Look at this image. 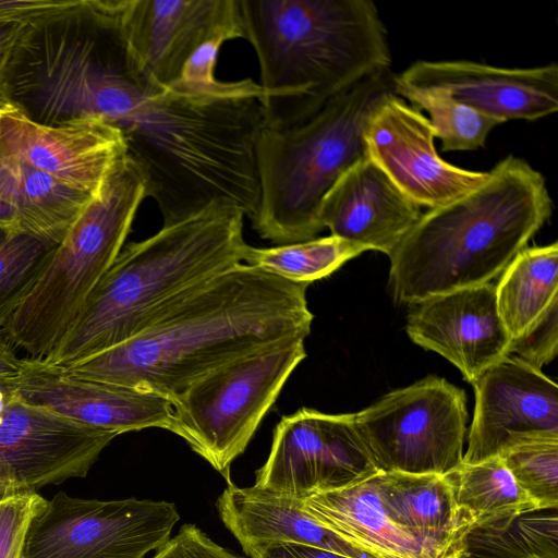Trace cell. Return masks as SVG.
<instances>
[{
  "label": "cell",
  "instance_id": "cell-1",
  "mask_svg": "<svg viewBox=\"0 0 558 558\" xmlns=\"http://www.w3.org/2000/svg\"><path fill=\"white\" fill-rule=\"evenodd\" d=\"M307 287L239 264L196 288L134 338L63 368L172 401L229 362L281 340L306 338L314 318Z\"/></svg>",
  "mask_w": 558,
  "mask_h": 558
},
{
  "label": "cell",
  "instance_id": "cell-2",
  "mask_svg": "<svg viewBox=\"0 0 558 558\" xmlns=\"http://www.w3.org/2000/svg\"><path fill=\"white\" fill-rule=\"evenodd\" d=\"M245 214L219 201L122 247L56 347L65 367L134 338L196 288L243 264Z\"/></svg>",
  "mask_w": 558,
  "mask_h": 558
},
{
  "label": "cell",
  "instance_id": "cell-3",
  "mask_svg": "<svg viewBox=\"0 0 558 558\" xmlns=\"http://www.w3.org/2000/svg\"><path fill=\"white\" fill-rule=\"evenodd\" d=\"M257 56L265 125L301 123L359 82L390 70L387 31L371 0H239Z\"/></svg>",
  "mask_w": 558,
  "mask_h": 558
},
{
  "label": "cell",
  "instance_id": "cell-4",
  "mask_svg": "<svg viewBox=\"0 0 558 558\" xmlns=\"http://www.w3.org/2000/svg\"><path fill=\"white\" fill-rule=\"evenodd\" d=\"M544 175L508 156L464 196L423 213L389 255L393 300L415 305L501 275L550 218Z\"/></svg>",
  "mask_w": 558,
  "mask_h": 558
},
{
  "label": "cell",
  "instance_id": "cell-5",
  "mask_svg": "<svg viewBox=\"0 0 558 558\" xmlns=\"http://www.w3.org/2000/svg\"><path fill=\"white\" fill-rule=\"evenodd\" d=\"M395 75L386 70L364 78L301 123L263 125L255 146L259 204L251 220L262 239L286 245L315 239L324 229L322 202L365 156L366 123L396 94Z\"/></svg>",
  "mask_w": 558,
  "mask_h": 558
},
{
  "label": "cell",
  "instance_id": "cell-6",
  "mask_svg": "<svg viewBox=\"0 0 558 558\" xmlns=\"http://www.w3.org/2000/svg\"><path fill=\"white\" fill-rule=\"evenodd\" d=\"M145 184L126 156L110 170L31 288L0 314L14 349L45 357L74 322L131 231Z\"/></svg>",
  "mask_w": 558,
  "mask_h": 558
},
{
  "label": "cell",
  "instance_id": "cell-7",
  "mask_svg": "<svg viewBox=\"0 0 558 558\" xmlns=\"http://www.w3.org/2000/svg\"><path fill=\"white\" fill-rule=\"evenodd\" d=\"M303 337L269 344L229 362L172 400L170 432L183 438L230 483L244 452L295 367L306 357Z\"/></svg>",
  "mask_w": 558,
  "mask_h": 558
},
{
  "label": "cell",
  "instance_id": "cell-8",
  "mask_svg": "<svg viewBox=\"0 0 558 558\" xmlns=\"http://www.w3.org/2000/svg\"><path fill=\"white\" fill-rule=\"evenodd\" d=\"M354 420L380 472L445 475L463 460L466 397L445 378L396 389Z\"/></svg>",
  "mask_w": 558,
  "mask_h": 558
},
{
  "label": "cell",
  "instance_id": "cell-9",
  "mask_svg": "<svg viewBox=\"0 0 558 558\" xmlns=\"http://www.w3.org/2000/svg\"><path fill=\"white\" fill-rule=\"evenodd\" d=\"M180 520L167 501H101L59 492L34 514L22 558H145Z\"/></svg>",
  "mask_w": 558,
  "mask_h": 558
},
{
  "label": "cell",
  "instance_id": "cell-10",
  "mask_svg": "<svg viewBox=\"0 0 558 558\" xmlns=\"http://www.w3.org/2000/svg\"><path fill=\"white\" fill-rule=\"evenodd\" d=\"M354 413L301 408L274 429L269 456L254 486L304 500L356 485L379 473Z\"/></svg>",
  "mask_w": 558,
  "mask_h": 558
},
{
  "label": "cell",
  "instance_id": "cell-11",
  "mask_svg": "<svg viewBox=\"0 0 558 558\" xmlns=\"http://www.w3.org/2000/svg\"><path fill=\"white\" fill-rule=\"evenodd\" d=\"M114 437L33 407L0 381V500L85 477Z\"/></svg>",
  "mask_w": 558,
  "mask_h": 558
},
{
  "label": "cell",
  "instance_id": "cell-12",
  "mask_svg": "<svg viewBox=\"0 0 558 558\" xmlns=\"http://www.w3.org/2000/svg\"><path fill=\"white\" fill-rule=\"evenodd\" d=\"M434 130L420 110L396 94L371 114L363 134L365 156L421 208L451 203L482 185L488 171L449 163L435 147Z\"/></svg>",
  "mask_w": 558,
  "mask_h": 558
},
{
  "label": "cell",
  "instance_id": "cell-13",
  "mask_svg": "<svg viewBox=\"0 0 558 558\" xmlns=\"http://www.w3.org/2000/svg\"><path fill=\"white\" fill-rule=\"evenodd\" d=\"M474 415L462 462L499 457L527 442L558 439V386L509 355L473 384Z\"/></svg>",
  "mask_w": 558,
  "mask_h": 558
},
{
  "label": "cell",
  "instance_id": "cell-14",
  "mask_svg": "<svg viewBox=\"0 0 558 558\" xmlns=\"http://www.w3.org/2000/svg\"><path fill=\"white\" fill-rule=\"evenodd\" d=\"M26 403L117 436L150 427L170 432L173 403L155 392L82 378L40 359H23L20 374L7 380Z\"/></svg>",
  "mask_w": 558,
  "mask_h": 558
},
{
  "label": "cell",
  "instance_id": "cell-15",
  "mask_svg": "<svg viewBox=\"0 0 558 558\" xmlns=\"http://www.w3.org/2000/svg\"><path fill=\"white\" fill-rule=\"evenodd\" d=\"M121 22L131 54L158 84L178 82L207 40L243 38L239 0H122Z\"/></svg>",
  "mask_w": 558,
  "mask_h": 558
},
{
  "label": "cell",
  "instance_id": "cell-16",
  "mask_svg": "<svg viewBox=\"0 0 558 558\" xmlns=\"http://www.w3.org/2000/svg\"><path fill=\"white\" fill-rule=\"evenodd\" d=\"M398 85L440 88L502 123L534 121L558 110V66L499 68L468 60H418L395 75Z\"/></svg>",
  "mask_w": 558,
  "mask_h": 558
},
{
  "label": "cell",
  "instance_id": "cell-17",
  "mask_svg": "<svg viewBox=\"0 0 558 558\" xmlns=\"http://www.w3.org/2000/svg\"><path fill=\"white\" fill-rule=\"evenodd\" d=\"M0 154L96 194L125 155V144L121 132L100 118L45 125L11 107L0 112Z\"/></svg>",
  "mask_w": 558,
  "mask_h": 558
},
{
  "label": "cell",
  "instance_id": "cell-18",
  "mask_svg": "<svg viewBox=\"0 0 558 558\" xmlns=\"http://www.w3.org/2000/svg\"><path fill=\"white\" fill-rule=\"evenodd\" d=\"M405 330L410 339L453 364L473 384L510 355L511 337L488 282L429 298L412 305Z\"/></svg>",
  "mask_w": 558,
  "mask_h": 558
},
{
  "label": "cell",
  "instance_id": "cell-19",
  "mask_svg": "<svg viewBox=\"0 0 558 558\" xmlns=\"http://www.w3.org/2000/svg\"><path fill=\"white\" fill-rule=\"evenodd\" d=\"M302 507L318 523L376 558H458L463 543L420 534L388 506L376 475L343 489L317 494Z\"/></svg>",
  "mask_w": 558,
  "mask_h": 558
},
{
  "label": "cell",
  "instance_id": "cell-20",
  "mask_svg": "<svg viewBox=\"0 0 558 558\" xmlns=\"http://www.w3.org/2000/svg\"><path fill=\"white\" fill-rule=\"evenodd\" d=\"M422 215L421 207L364 156L325 195L319 220L331 235L389 256Z\"/></svg>",
  "mask_w": 558,
  "mask_h": 558
},
{
  "label": "cell",
  "instance_id": "cell-21",
  "mask_svg": "<svg viewBox=\"0 0 558 558\" xmlns=\"http://www.w3.org/2000/svg\"><path fill=\"white\" fill-rule=\"evenodd\" d=\"M226 527L244 553L270 543H295L330 550L351 558H376L350 544L313 519L302 500L256 486L228 483L217 500Z\"/></svg>",
  "mask_w": 558,
  "mask_h": 558
},
{
  "label": "cell",
  "instance_id": "cell-22",
  "mask_svg": "<svg viewBox=\"0 0 558 558\" xmlns=\"http://www.w3.org/2000/svg\"><path fill=\"white\" fill-rule=\"evenodd\" d=\"M94 195L0 154V197L17 208L23 233L59 244Z\"/></svg>",
  "mask_w": 558,
  "mask_h": 558
},
{
  "label": "cell",
  "instance_id": "cell-23",
  "mask_svg": "<svg viewBox=\"0 0 558 558\" xmlns=\"http://www.w3.org/2000/svg\"><path fill=\"white\" fill-rule=\"evenodd\" d=\"M384 497L407 527L463 543L472 524L460 512L445 475L380 472Z\"/></svg>",
  "mask_w": 558,
  "mask_h": 558
},
{
  "label": "cell",
  "instance_id": "cell-24",
  "mask_svg": "<svg viewBox=\"0 0 558 558\" xmlns=\"http://www.w3.org/2000/svg\"><path fill=\"white\" fill-rule=\"evenodd\" d=\"M495 288L498 314L515 339L558 300V243L520 251Z\"/></svg>",
  "mask_w": 558,
  "mask_h": 558
},
{
  "label": "cell",
  "instance_id": "cell-25",
  "mask_svg": "<svg viewBox=\"0 0 558 558\" xmlns=\"http://www.w3.org/2000/svg\"><path fill=\"white\" fill-rule=\"evenodd\" d=\"M445 476L460 512L472 527L538 509L500 457L476 463L461 462Z\"/></svg>",
  "mask_w": 558,
  "mask_h": 558
},
{
  "label": "cell",
  "instance_id": "cell-26",
  "mask_svg": "<svg viewBox=\"0 0 558 558\" xmlns=\"http://www.w3.org/2000/svg\"><path fill=\"white\" fill-rule=\"evenodd\" d=\"M558 508L472 527L458 558H558Z\"/></svg>",
  "mask_w": 558,
  "mask_h": 558
},
{
  "label": "cell",
  "instance_id": "cell-27",
  "mask_svg": "<svg viewBox=\"0 0 558 558\" xmlns=\"http://www.w3.org/2000/svg\"><path fill=\"white\" fill-rule=\"evenodd\" d=\"M365 251L361 245L330 234L274 247L247 244L243 264L293 282L310 284L331 275Z\"/></svg>",
  "mask_w": 558,
  "mask_h": 558
},
{
  "label": "cell",
  "instance_id": "cell-28",
  "mask_svg": "<svg viewBox=\"0 0 558 558\" xmlns=\"http://www.w3.org/2000/svg\"><path fill=\"white\" fill-rule=\"evenodd\" d=\"M395 92L417 110H425L444 151L474 150L485 145L490 131L502 122L483 114L440 88H416L395 83Z\"/></svg>",
  "mask_w": 558,
  "mask_h": 558
},
{
  "label": "cell",
  "instance_id": "cell-29",
  "mask_svg": "<svg viewBox=\"0 0 558 558\" xmlns=\"http://www.w3.org/2000/svg\"><path fill=\"white\" fill-rule=\"evenodd\" d=\"M57 245L0 229V314L31 288Z\"/></svg>",
  "mask_w": 558,
  "mask_h": 558
},
{
  "label": "cell",
  "instance_id": "cell-30",
  "mask_svg": "<svg viewBox=\"0 0 558 558\" xmlns=\"http://www.w3.org/2000/svg\"><path fill=\"white\" fill-rule=\"evenodd\" d=\"M499 457L538 509L558 508V439L520 445Z\"/></svg>",
  "mask_w": 558,
  "mask_h": 558
},
{
  "label": "cell",
  "instance_id": "cell-31",
  "mask_svg": "<svg viewBox=\"0 0 558 558\" xmlns=\"http://www.w3.org/2000/svg\"><path fill=\"white\" fill-rule=\"evenodd\" d=\"M46 500L37 493L0 500V558H22L29 523Z\"/></svg>",
  "mask_w": 558,
  "mask_h": 558
},
{
  "label": "cell",
  "instance_id": "cell-32",
  "mask_svg": "<svg viewBox=\"0 0 558 558\" xmlns=\"http://www.w3.org/2000/svg\"><path fill=\"white\" fill-rule=\"evenodd\" d=\"M558 352V300L554 301L539 318L520 337L512 339L510 355L541 369Z\"/></svg>",
  "mask_w": 558,
  "mask_h": 558
},
{
  "label": "cell",
  "instance_id": "cell-33",
  "mask_svg": "<svg viewBox=\"0 0 558 558\" xmlns=\"http://www.w3.org/2000/svg\"><path fill=\"white\" fill-rule=\"evenodd\" d=\"M153 558H241L211 541L194 524H184L179 533L156 550Z\"/></svg>",
  "mask_w": 558,
  "mask_h": 558
},
{
  "label": "cell",
  "instance_id": "cell-34",
  "mask_svg": "<svg viewBox=\"0 0 558 558\" xmlns=\"http://www.w3.org/2000/svg\"><path fill=\"white\" fill-rule=\"evenodd\" d=\"M78 0H0V25L28 23L74 7Z\"/></svg>",
  "mask_w": 558,
  "mask_h": 558
},
{
  "label": "cell",
  "instance_id": "cell-35",
  "mask_svg": "<svg viewBox=\"0 0 558 558\" xmlns=\"http://www.w3.org/2000/svg\"><path fill=\"white\" fill-rule=\"evenodd\" d=\"M251 558H351L330 550L295 543H270L248 549Z\"/></svg>",
  "mask_w": 558,
  "mask_h": 558
},
{
  "label": "cell",
  "instance_id": "cell-36",
  "mask_svg": "<svg viewBox=\"0 0 558 558\" xmlns=\"http://www.w3.org/2000/svg\"><path fill=\"white\" fill-rule=\"evenodd\" d=\"M22 24L0 25V112L11 108L5 89V69Z\"/></svg>",
  "mask_w": 558,
  "mask_h": 558
},
{
  "label": "cell",
  "instance_id": "cell-37",
  "mask_svg": "<svg viewBox=\"0 0 558 558\" xmlns=\"http://www.w3.org/2000/svg\"><path fill=\"white\" fill-rule=\"evenodd\" d=\"M23 366V359L19 357L15 349L0 330V381L15 378Z\"/></svg>",
  "mask_w": 558,
  "mask_h": 558
},
{
  "label": "cell",
  "instance_id": "cell-38",
  "mask_svg": "<svg viewBox=\"0 0 558 558\" xmlns=\"http://www.w3.org/2000/svg\"><path fill=\"white\" fill-rule=\"evenodd\" d=\"M0 229L11 232H22L21 218L17 208L0 197Z\"/></svg>",
  "mask_w": 558,
  "mask_h": 558
}]
</instances>
